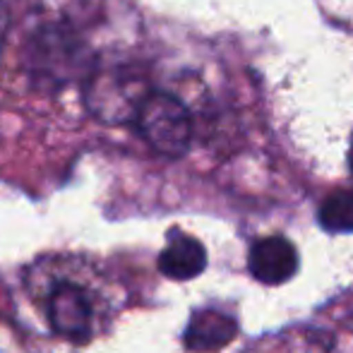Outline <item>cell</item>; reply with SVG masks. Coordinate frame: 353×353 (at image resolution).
I'll return each mask as SVG.
<instances>
[{"mask_svg":"<svg viewBox=\"0 0 353 353\" xmlns=\"http://www.w3.org/2000/svg\"><path fill=\"white\" fill-rule=\"evenodd\" d=\"M144 142L163 157H183L192 140V118L173 94L147 92L135 113Z\"/></svg>","mask_w":353,"mask_h":353,"instance_id":"obj_1","label":"cell"},{"mask_svg":"<svg viewBox=\"0 0 353 353\" xmlns=\"http://www.w3.org/2000/svg\"><path fill=\"white\" fill-rule=\"evenodd\" d=\"M79 58H82V46L70 32L48 27L37 34V39H32V53H29L32 72L53 87L70 82V77L82 65Z\"/></svg>","mask_w":353,"mask_h":353,"instance_id":"obj_2","label":"cell"},{"mask_svg":"<svg viewBox=\"0 0 353 353\" xmlns=\"http://www.w3.org/2000/svg\"><path fill=\"white\" fill-rule=\"evenodd\" d=\"M48 322L53 332L70 341L92 336V301L77 283H58L48 296Z\"/></svg>","mask_w":353,"mask_h":353,"instance_id":"obj_3","label":"cell"},{"mask_svg":"<svg viewBox=\"0 0 353 353\" xmlns=\"http://www.w3.org/2000/svg\"><path fill=\"white\" fill-rule=\"evenodd\" d=\"M248 267L257 281L276 286V283L288 281L298 272V250L283 236L260 238L257 243H252Z\"/></svg>","mask_w":353,"mask_h":353,"instance_id":"obj_4","label":"cell"},{"mask_svg":"<svg viewBox=\"0 0 353 353\" xmlns=\"http://www.w3.org/2000/svg\"><path fill=\"white\" fill-rule=\"evenodd\" d=\"M238 334V322L231 315L205 307V310L192 312L190 322L183 334V344L190 353H216L226 349Z\"/></svg>","mask_w":353,"mask_h":353,"instance_id":"obj_5","label":"cell"},{"mask_svg":"<svg viewBox=\"0 0 353 353\" xmlns=\"http://www.w3.org/2000/svg\"><path fill=\"white\" fill-rule=\"evenodd\" d=\"M207 267V250L197 238L173 231L159 255V272L173 281H190Z\"/></svg>","mask_w":353,"mask_h":353,"instance_id":"obj_6","label":"cell"},{"mask_svg":"<svg viewBox=\"0 0 353 353\" xmlns=\"http://www.w3.org/2000/svg\"><path fill=\"white\" fill-rule=\"evenodd\" d=\"M322 228L332 233L353 231V190H336L325 197L317 212Z\"/></svg>","mask_w":353,"mask_h":353,"instance_id":"obj_7","label":"cell"},{"mask_svg":"<svg viewBox=\"0 0 353 353\" xmlns=\"http://www.w3.org/2000/svg\"><path fill=\"white\" fill-rule=\"evenodd\" d=\"M5 32H8V12H5L3 3H0V48H3L5 41Z\"/></svg>","mask_w":353,"mask_h":353,"instance_id":"obj_8","label":"cell"},{"mask_svg":"<svg viewBox=\"0 0 353 353\" xmlns=\"http://www.w3.org/2000/svg\"><path fill=\"white\" fill-rule=\"evenodd\" d=\"M349 163H351V171H353V144H351V152H349Z\"/></svg>","mask_w":353,"mask_h":353,"instance_id":"obj_9","label":"cell"}]
</instances>
